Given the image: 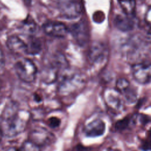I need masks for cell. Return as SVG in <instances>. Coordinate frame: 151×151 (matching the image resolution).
Listing matches in <instances>:
<instances>
[{"label":"cell","mask_w":151,"mask_h":151,"mask_svg":"<svg viewBox=\"0 0 151 151\" xmlns=\"http://www.w3.org/2000/svg\"><path fill=\"white\" fill-rule=\"evenodd\" d=\"M70 32L80 45H84L88 42V31L86 24L83 22H79L73 25Z\"/></svg>","instance_id":"obj_11"},{"label":"cell","mask_w":151,"mask_h":151,"mask_svg":"<svg viewBox=\"0 0 151 151\" xmlns=\"http://www.w3.org/2000/svg\"><path fill=\"white\" fill-rule=\"evenodd\" d=\"M83 84V78L79 74H73L63 78L59 86L61 94H70L76 91Z\"/></svg>","instance_id":"obj_7"},{"label":"cell","mask_w":151,"mask_h":151,"mask_svg":"<svg viewBox=\"0 0 151 151\" xmlns=\"http://www.w3.org/2000/svg\"><path fill=\"white\" fill-rule=\"evenodd\" d=\"M61 123V120L60 119L56 117H51L49 118L47 120L48 125L51 128L58 127Z\"/></svg>","instance_id":"obj_21"},{"label":"cell","mask_w":151,"mask_h":151,"mask_svg":"<svg viewBox=\"0 0 151 151\" xmlns=\"http://www.w3.org/2000/svg\"><path fill=\"white\" fill-rule=\"evenodd\" d=\"M145 20L147 25L151 28V6L147 10L145 16Z\"/></svg>","instance_id":"obj_23"},{"label":"cell","mask_w":151,"mask_h":151,"mask_svg":"<svg viewBox=\"0 0 151 151\" xmlns=\"http://www.w3.org/2000/svg\"><path fill=\"white\" fill-rule=\"evenodd\" d=\"M21 151H41V150L39 146L28 140L23 143L21 147Z\"/></svg>","instance_id":"obj_19"},{"label":"cell","mask_w":151,"mask_h":151,"mask_svg":"<svg viewBox=\"0 0 151 151\" xmlns=\"http://www.w3.org/2000/svg\"><path fill=\"white\" fill-rule=\"evenodd\" d=\"M141 148L144 151L151 150V130L149 133L147 139L142 143Z\"/></svg>","instance_id":"obj_22"},{"label":"cell","mask_w":151,"mask_h":151,"mask_svg":"<svg viewBox=\"0 0 151 151\" xmlns=\"http://www.w3.org/2000/svg\"><path fill=\"white\" fill-rule=\"evenodd\" d=\"M6 45L12 52L17 55L27 54L26 42L17 35L9 36L6 40Z\"/></svg>","instance_id":"obj_12"},{"label":"cell","mask_w":151,"mask_h":151,"mask_svg":"<svg viewBox=\"0 0 151 151\" xmlns=\"http://www.w3.org/2000/svg\"><path fill=\"white\" fill-rule=\"evenodd\" d=\"M42 29L47 35L55 38H64L69 32L68 28L64 24L57 21L44 23Z\"/></svg>","instance_id":"obj_9"},{"label":"cell","mask_w":151,"mask_h":151,"mask_svg":"<svg viewBox=\"0 0 151 151\" xmlns=\"http://www.w3.org/2000/svg\"><path fill=\"white\" fill-rule=\"evenodd\" d=\"M22 29L25 32L32 33L36 29V24L31 19H27L22 24Z\"/></svg>","instance_id":"obj_20"},{"label":"cell","mask_w":151,"mask_h":151,"mask_svg":"<svg viewBox=\"0 0 151 151\" xmlns=\"http://www.w3.org/2000/svg\"><path fill=\"white\" fill-rule=\"evenodd\" d=\"M2 135H3V132H2V129L1 127H0V142L2 139Z\"/></svg>","instance_id":"obj_26"},{"label":"cell","mask_w":151,"mask_h":151,"mask_svg":"<svg viewBox=\"0 0 151 151\" xmlns=\"http://www.w3.org/2000/svg\"><path fill=\"white\" fill-rule=\"evenodd\" d=\"M58 68H60V66L55 62L45 67L42 71V79L43 81L47 84L54 83L57 78Z\"/></svg>","instance_id":"obj_14"},{"label":"cell","mask_w":151,"mask_h":151,"mask_svg":"<svg viewBox=\"0 0 151 151\" xmlns=\"http://www.w3.org/2000/svg\"><path fill=\"white\" fill-rule=\"evenodd\" d=\"M115 27L121 31L127 32L133 30L137 25V20L134 16L125 14H117L114 19Z\"/></svg>","instance_id":"obj_10"},{"label":"cell","mask_w":151,"mask_h":151,"mask_svg":"<svg viewBox=\"0 0 151 151\" xmlns=\"http://www.w3.org/2000/svg\"><path fill=\"white\" fill-rule=\"evenodd\" d=\"M29 113L25 110H19L15 104H9L5 109L2 114L1 129L8 137H13L24 131L27 127Z\"/></svg>","instance_id":"obj_1"},{"label":"cell","mask_w":151,"mask_h":151,"mask_svg":"<svg viewBox=\"0 0 151 151\" xmlns=\"http://www.w3.org/2000/svg\"><path fill=\"white\" fill-rule=\"evenodd\" d=\"M5 64V60H4V57L2 53V50L0 48V71L2 69V68L4 66Z\"/></svg>","instance_id":"obj_24"},{"label":"cell","mask_w":151,"mask_h":151,"mask_svg":"<svg viewBox=\"0 0 151 151\" xmlns=\"http://www.w3.org/2000/svg\"><path fill=\"white\" fill-rule=\"evenodd\" d=\"M119 5L124 14L129 15H134L136 8V1H119Z\"/></svg>","instance_id":"obj_16"},{"label":"cell","mask_w":151,"mask_h":151,"mask_svg":"<svg viewBox=\"0 0 151 151\" xmlns=\"http://www.w3.org/2000/svg\"><path fill=\"white\" fill-rule=\"evenodd\" d=\"M6 151H19V150H18V149H17L15 147H10L8 149H7Z\"/></svg>","instance_id":"obj_25"},{"label":"cell","mask_w":151,"mask_h":151,"mask_svg":"<svg viewBox=\"0 0 151 151\" xmlns=\"http://www.w3.org/2000/svg\"><path fill=\"white\" fill-rule=\"evenodd\" d=\"M104 97L107 106L112 111L120 112L123 110V96L117 89L108 88L106 90Z\"/></svg>","instance_id":"obj_6"},{"label":"cell","mask_w":151,"mask_h":151,"mask_svg":"<svg viewBox=\"0 0 151 151\" xmlns=\"http://www.w3.org/2000/svg\"><path fill=\"white\" fill-rule=\"evenodd\" d=\"M131 122V119L129 117H126L121 120H118L115 124V129L117 130H123L127 128Z\"/></svg>","instance_id":"obj_18"},{"label":"cell","mask_w":151,"mask_h":151,"mask_svg":"<svg viewBox=\"0 0 151 151\" xmlns=\"http://www.w3.org/2000/svg\"><path fill=\"white\" fill-rule=\"evenodd\" d=\"M108 55L107 47L102 42H95L90 48L88 58L93 65L100 67L107 62Z\"/></svg>","instance_id":"obj_3"},{"label":"cell","mask_w":151,"mask_h":151,"mask_svg":"<svg viewBox=\"0 0 151 151\" xmlns=\"http://www.w3.org/2000/svg\"><path fill=\"white\" fill-rule=\"evenodd\" d=\"M26 44L27 48V54L35 55L38 54L41 51V44L38 39L31 37L29 41Z\"/></svg>","instance_id":"obj_15"},{"label":"cell","mask_w":151,"mask_h":151,"mask_svg":"<svg viewBox=\"0 0 151 151\" xmlns=\"http://www.w3.org/2000/svg\"><path fill=\"white\" fill-rule=\"evenodd\" d=\"M1 86H2V85H1V80H0V90H1Z\"/></svg>","instance_id":"obj_27"},{"label":"cell","mask_w":151,"mask_h":151,"mask_svg":"<svg viewBox=\"0 0 151 151\" xmlns=\"http://www.w3.org/2000/svg\"><path fill=\"white\" fill-rule=\"evenodd\" d=\"M54 139V136L51 133L41 127L33 129L29 134V140L39 146L51 143Z\"/></svg>","instance_id":"obj_8"},{"label":"cell","mask_w":151,"mask_h":151,"mask_svg":"<svg viewBox=\"0 0 151 151\" xmlns=\"http://www.w3.org/2000/svg\"><path fill=\"white\" fill-rule=\"evenodd\" d=\"M14 69L19 78L25 83H32L36 78L37 68L34 62L28 58L18 60L14 65Z\"/></svg>","instance_id":"obj_2"},{"label":"cell","mask_w":151,"mask_h":151,"mask_svg":"<svg viewBox=\"0 0 151 151\" xmlns=\"http://www.w3.org/2000/svg\"><path fill=\"white\" fill-rule=\"evenodd\" d=\"M104 122L101 119H97L87 124L84 128V132L87 136L97 137L102 135L105 131Z\"/></svg>","instance_id":"obj_13"},{"label":"cell","mask_w":151,"mask_h":151,"mask_svg":"<svg viewBox=\"0 0 151 151\" xmlns=\"http://www.w3.org/2000/svg\"><path fill=\"white\" fill-rule=\"evenodd\" d=\"M131 86L130 82L126 78H119L116 83V86L117 90L120 93H123L124 90H126L128 87Z\"/></svg>","instance_id":"obj_17"},{"label":"cell","mask_w":151,"mask_h":151,"mask_svg":"<svg viewBox=\"0 0 151 151\" xmlns=\"http://www.w3.org/2000/svg\"><path fill=\"white\" fill-rule=\"evenodd\" d=\"M60 14L67 19L78 18L82 12V5L77 1H60L57 4Z\"/></svg>","instance_id":"obj_4"},{"label":"cell","mask_w":151,"mask_h":151,"mask_svg":"<svg viewBox=\"0 0 151 151\" xmlns=\"http://www.w3.org/2000/svg\"><path fill=\"white\" fill-rule=\"evenodd\" d=\"M133 78L139 84H146L151 81V63H135L132 66Z\"/></svg>","instance_id":"obj_5"}]
</instances>
